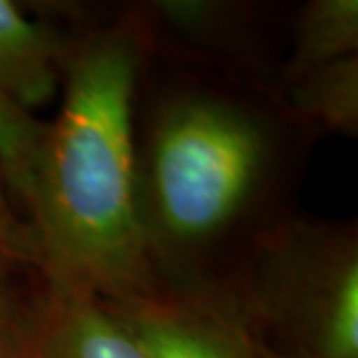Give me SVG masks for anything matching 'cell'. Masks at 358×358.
Here are the masks:
<instances>
[{
    "mask_svg": "<svg viewBox=\"0 0 358 358\" xmlns=\"http://www.w3.org/2000/svg\"><path fill=\"white\" fill-rule=\"evenodd\" d=\"M0 267L38 268L32 231L20 215L8 183L0 171Z\"/></svg>",
    "mask_w": 358,
    "mask_h": 358,
    "instance_id": "12",
    "label": "cell"
},
{
    "mask_svg": "<svg viewBox=\"0 0 358 358\" xmlns=\"http://www.w3.org/2000/svg\"><path fill=\"white\" fill-rule=\"evenodd\" d=\"M44 131L46 122L0 92V171L8 183L18 211L30 187Z\"/></svg>",
    "mask_w": 358,
    "mask_h": 358,
    "instance_id": "10",
    "label": "cell"
},
{
    "mask_svg": "<svg viewBox=\"0 0 358 358\" xmlns=\"http://www.w3.org/2000/svg\"><path fill=\"white\" fill-rule=\"evenodd\" d=\"M141 4L155 42L277 84L282 64V8L229 0H154Z\"/></svg>",
    "mask_w": 358,
    "mask_h": 358,
    "instance_id": "5",
    "label": "cell"
},
{
    "mask_svg": "<svg viewBox=\"0 0 358 358\" xmlns=\"http://www.w3.org/2000/svg\"><path fill=\"white\" fill-rule=\"evenodd\" d=\"M54 10L64 30L62 102L46 122L20 213L46 281L124 301L159 285L134 173V98L152 30L141 2Z\"/></svg>",
    "mask_w": 358,
    "mask_h": 358,
    "instance_id": "2",
    "label": "cell"
},
{
    "mask_svg": "<svg viewBox=\"0 0 358 358\" xmlns=\"http://www.w3.org/2000/svg\"><path fill=\"white\" fill-rule=\"evenodd\" d=\"M64 30L54 4L22 8L0 0V92L32 112L60 88Z\"/></svg>",
    "mask_w": 358,
    "mask_h": 358,
    "instance_id": "7",
    "label": "cell"
},
{
    "mask_svg": "<svg viewBox=\"0 0 358 358\" xmlns=\"http://www.w3.org/2000/svg\"><path fill=\"white\" fill-rule=\"evenodd\" d=\"M18 358H143L112 305L40 275Z\"/></svg>",
    "mask_w": 358,
    "mask_h": 358,
    "instance_id": "6",
    "label": "cell"
},
{
    "mask_svg": "<svg viewBox=\"0 0 358 358\" xmlns=\"http://www.w3.org/2000/svg\"><path fill=\"white\" fill-rule=\"evenodd\" d=\"M32 267H0V358H18L28 315L38 291Z\"/></svg>",
    "mask_w": 358,
    "mask_h": 358,
    "instance_id": "11",
    "label": "cell"
},
{
    "mask_svg": "<svg viewBox=\"0 0 358 358\" xmlns=\"http://www.w3.org/2000/svg\"><path fill=\"white\" fill-rule=\"evenodd\" d=\"M108 303L143 358H279L231 291L157 285L150 293Z\"/></svg>",
    "mask_w": 358,
    "mask_h": 358,
    "instance_id": "4",
    "label": "cell"
},
{
    "mask_svg": "<svg viewBox=\"0 0 358 358\" xmlns=\"http://www.w3.org/2000/svg\"><path fill=\"white\" fill-rule=\"evenodd\" d=\"M287 52L277 84L294 82L343 58L358 56L357 0L305 2L291 18Z\"/></svg>",
    "mask_w": 358,
    "mask_h": 358,
    "instance_id": "9",
    "label": "cell"
},
{
    "mask_svg": "<svg viewBox=\"0 0 358 358\" xmlns=\"http://www.w3.org/2000/svg\"><path fill=\"white\" fill-rule=\"evenodd\" d=\"M279 358H358V225L293 215L231 289Z\"/></svg>",
    "mask_w": 358,
    "mask_h": 358,
    "instance_id": "3",
    "label": "cell"
},
{
    "mask_svg": "<svg viewBox=\"0 0 358 358\" xmlns=\"http://www.w3.org/2000/svg\"><path fill=\"white\" fill-rule=\"evenodd\" d=\"M287 112L313 140L358 136V56L277 84Z\"/></svg>",
    "mask_w": 358,
    "mask_h": 358,
    "instance_id": "8",
    "label": "cell"
},
{
    "mask_svg": "<svg viewBox=\"0 0 358 358\" xmlns=\"http://www.w3.org/2000/svg\"><path fill=\"white\" fill-rule=\"evenodd\" d=\"M313 143L275 84L152 36L134 98V173L157 282L231 291L296 215Z\"/></svg>",
    "mask_w": 358,
    "mask_h": 358,
    "instance_id": "1",
    "label": "cell"
}]
</instances>
